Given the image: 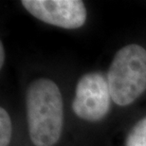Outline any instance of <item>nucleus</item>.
I'll return each instance as SVG.
<instances>
[{
    "mask_svg": "<svg viewBox=\"0 0 146 146\" xmlns=\"http://www.w3.org/2000/svg\"><path fill=\"white\" fill-rule=\"evenodd\" d=\"M106 78L114 103L119 106L132 104L146 90V49L138 44L119 48Z\"/></svg>",
    "mask_w": 146,
    "mask_h": 146,
    "instance_id": "nucleus-2",
    "label": "nucleus"
},
{
    "mask_svg": "<svg viewBox=\"0 0 146 146\" xmlns=\"http://www.w3.org/2000/svg\"><path fill=\"white\" fill-rule=\"evenodd\" d=\"M4 60H5V50L4 46H3V43L0 44V66H3L4 65Z\"/></svg>",
    "mask_w": 146,
    "mask_h": 146,
    "instance_id": "nucleus-7",
    "label": "nucleus"
},
{
    "mask_svg": "<svg viewBox=\"0 0 146 146\" xmlns=\"http://www.w3.org/2000/svg\"><path fill=\"white\" fill-rule=\"evenodd\" d=\"M125 146H146V117L131 128L125 139Z\"/></svg>",
    "mask_w": 146,
    "mask_h": 146,
    "instance_id": "nucleus-5",
    "label": "nucleus"
},
{
    "mask_svg": "<svg viewBox=\"0 0 146 146\" xmlns=\"http://www.w3.org/2000/svg\"><path fill=\"white\" fill-rule=\"evenodd\" d=\"M26 113L31 141L35 146H53L61 138L64 104L59 86L48 78H38L26 92Z\"/></svg>",
    "mask_w": 146,
    "mask_h": 146,
    "instance_id": "nucleus-1",
    "label": "nucleus"
},
{
    "mask_svg": "<svg viewBox=\"0 0 146 146\" xmlns=\"http://www.w3.org/2000/svg\"><path fill=\"white\" fill-rule=\"evenodd\" d=\"M111 102L107 78L100 72H89L78 80L71 107L78 118L95 122L108 114Z\"/></svg>",
    "mask_w": 146,
    "mask_h": 146,
    "instance_id": "nucleus-3",
    "label": "nucleus"
},
{
    "mask_svg": "<svg viewBox=\"0 0 146 146\" xmlns=\"http://www.w3.org/2000/svg\"><path fill=\"white\" fill-rule=\"evenodd\" d=\"M11 117L4 108H0V146H9L11 139Z\"/></svg>",
    "mask_w": 146,
    "mask_h": 146,
    "instance_id": "nucleus-6",
    "label": "nucleus"
},
{
    "mask_svg": "<svg viewBox=\"0 0 146 146\" xmlns=\"http://www.w3.org/2000/svg\"><path fill=\"white\" fill-rule=\"evenodd\" d=\"M25 10L46 24L76 30L86 21V8L81 0H23Z\"/></svg>",
    "mask_w": 146,
    "mask_h": 146,
    "instance_id": "nucleus-4",
    "label": "nucleus"
}]
</instances>
